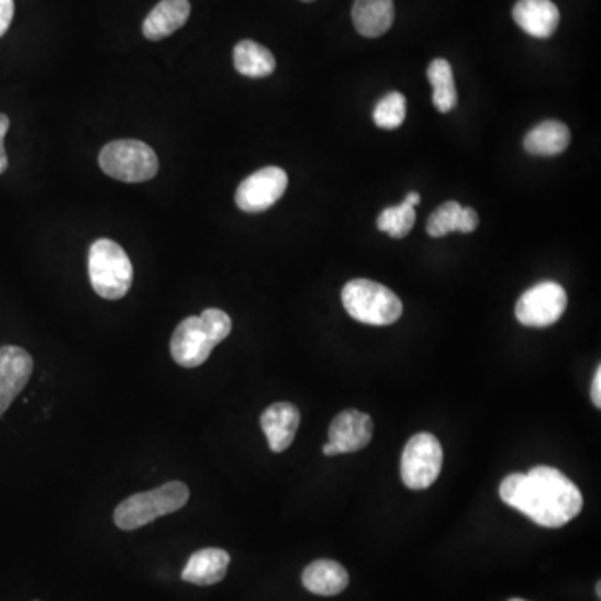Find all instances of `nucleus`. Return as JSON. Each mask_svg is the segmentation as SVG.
Here are the masks:
<instances>
[{"mask_svg": "<svg viewBox=\"0 0 601 601\" xmlns=\"http://www.w3.org/2000/svg\"><path fill=\"white\" fill-rule=\"evenodd\" d=\"M500 497L508 507L546 528H561L577 519L583 508V494L577 485L552 466H536L526 475H510L501 481Z\"/></svg>", "mask_w": 601, "mask_h": 601, "instance_id": "nucleus-1", "label": "nucleus"}, {"mask_svg": "<svg viewBox=\"0 0 601 601\" xmlns=\"http://www.w3.org/2000/svg\"><path fill=\"white\" fill-rule=\"evenodd\" d=\"M189 500V488L182 481H169L151 491L133 494L114 511V523L124 532L143 528L160 516L176 513Z\"/></svg>", "mask_w": 601, "mask_h": 601, "instance_id": "nucleus-2", "label": "nucleus"}, {"mask_svg": "<svg viewBox=\"0 0 601 601\" xmlns=\"http://www.w3.org/2000/svg\"><path fill=\"white\" fill-rule=\"evenodd\" d=\"M343 304L353 320L372 326L397 323L403 314V303L391 289L371 279H353L341 292Z\"/></svg>", "mask_w": 601, "mask_h": 601, "instance_id": "nucleus-3", "label": "nucleus"}, {"mask_svg": "<svg viewBox=\"0 0 601 601\" xmlns=\"http://www.w3.org/2000/svg\"><path fill=\"white\" fill-rule=\"evenodd\" d=\"M89 278L101 298H124L133 286L134 268L127 253L111 240H98L89 249Z\"/></svg>", "mask_w": 601, "mask_h": 601, "instance_id": "nucleus-4", "label": "nucleus"}, {"mask_svg": "<svg viewBox=\"0 0 601 601\" xmlns=\"http://www.w3.org/2000/svg\"><path fill=\"white\" fill-rule=\"evenodd\" d=\"M99 166L109 178L122 182L151 181L159 170V159L147 144L134 140L109 143L99 154Z\"/></svg>", "mask_w": 601, "mask_h": 601, "instance_id": "nucleus-5", "label": "nucleus"}, {"mask_svg": "<svg viewBox=\"0 0 601 601\" xmlns=\"http://www.w3.org/2000/svg\"><path fill=\"white\" fill-rule=\"evenodd\" d=\"M443 448L432 433H418L407 443L401 456V478L410 490H426L438 480Z\"/></svg>", "mask_w": 601, "mask_h": 601, "instance_id": "nucleus-6", "label": "nucleus"}, {"mask_svg": "<svg viewBox=\"0 0 601 601\" xmlns=\"http://www.w3.org/2000/svg\"><path fill=\"white\" fill-rule=\"evenodd\" d=\"M568 296L564 286L545 281L533 286L516 303V318L530 327H546L555 324L567 310Z\"/></svg>", "mask_w": 601, "mask_h": 601, "instance_id": "nucleus-7", "label": "nucleus"}, {"mask_svg": "<svg viewBox=\"0 0 601 601\" xmlns=\"http://www.w3.org/2000/svg\"><path fill=\"white\" fill-rule=\"evenodd\" d=\"M288 189V175L281 167L269 166L256 170L241 182L236 204L244 212H263L275 205Z\"/></svg>", "mask_w": 601, "mask_h": 601, "instance_id": "nucleus-8", "label": "nucleus"}, {"mask_svg": "<svg viewBox=\"0 0 601 601\" xmlns=\"http://www.w3.org/2000/svg\"><path fill=\"white\" fill-rule=\"evenodd\" d=\"M214 346L201 316L186 318L172 334L170 356L182 368H198L208 361Z\"/></svg>", "mask_w": 601, "mask_h": 601, "instance_id": "nucleus-9", "label": "nucleus"}, {"mask_svg": "<svg viewBox=\"0 0 601 601\" xmlns=\"http://www.w3.org/2000/svg\"><path fill=\"white\" fill-rule=\"evenodd\" d=\"M34 359L19 346L0 348V416L14 403L32 376Z\"/></svg>", "mask_w": 601, "mask_h": 601, "instance_id": "nucleus-10", "label": "nucleus"}, {"mask_svg": "<svg viewBox=\"0 0 601 601\" xmlns=\"http://www.w3.org/2000/svg\"><path fill=\"white\" fill-rule=\"evenodd\" d=\"M372 438V421L361 411L346 410L334 418L330 426V443L340 455L366 448Z\"/></svg>", "mask_w": 601, "mask_h": 601, "instance_id": "nucleus-11", "label": "nucleus"}, {"mask_svg": "<svg viewBox=\"0 0 601 601\" xmlns=\"http://www.w3.org/2000/svg\"><path fill=\"white\" fill-rule=\"evenodd\" d=\"M299 423H301V413L288 401H279L266 408L265 413L261 414V427L272 453L286 452L292 445Z\"/></svg>", "mask_w": 601, "mask_h": 601, "instance_id": "nucleus-12", "label": "nucleus"}, {"mask_svg": "<svg viewBox=\"0 0 601 601\" xmlns=\"http://www.w3.org/2000/svg\"><path fill=\"white\" fill-rule=\"evenodd\" d=\"M513 19L532 37L548 38L560 24V11L552 0H519Z\"/></svg>", "mask_w": 601, "mask_h": 601, "instance_id": "nucleus-13", "label": "nucleus"}, {"mask_svg": "<svg viewBox=\"0 0 601 601\" xmlns=\"http://www.w3.org/2000/svg\"><path fill=\"white\" fill-rule=\"evenodd\" d=\"M231 564L230 553L221 548H204L191 555L185 570L182 580L198 587H211L220 583L227 574Z\"/></svg>", "mask_w": 601, "mask_h": 601, "instance_id": "nucleus-14", "label": "nucleus"}, {"mask_svg": "<svg viewBox=\"0 0 601 601\" xmlns=\"http://www.w3.org/2000/svg\"><path fill=\"white\" fill-rule=\"evenodd\" d=\"M189 15V0H160L144 21V37L149 41H163L179 31L188 22Z\"/></svg>", "mask_w": 601, "mask_h": 601, "instance_id": "nucleus-15", "label": "nucleus"}, {"mask_svg": "<svg viewBox=\"0 0 601 601\" xmlns=\"http://www.w3.org/2000/svg\"><path fill=\"white\" fill-rule=\"evenodd\" d=\"M353 24L363 37L376 38L390 31L394 22L393 0H355Z\"/></svg>", "mask_w": 601, "mask_h": 601, "instance_id": "nucleus-16", "label": "nucleus"}, {"mask_svg": "<svg viewBox=\"0 0 601 601\" xmlns=\"http://www.w3.org/2000/svg\"><path fill=\"white\" fill-rule=\"evenodd\" d=\"M478 214L474 208H461L456 201H448L439 205L427 220L426 231L432 237H443L446 234H469L477 231Z\"/></svg>", "mask_w": 601, "mask_h": 601, "instance_id": "nucleus-17", "label": "nucleus"}, {"mask_svg": "<svg viewBox=\"0 0 601 601\" xmlns=\"http://www.w3.org/2000/svg\"><path fill=\"white\" fill-rule=\"evenodd\" d=\"M570 129L558 121H545L530 131L523 141L525 151L532 156H558L570 146Z\"/></svg>", "mask_w": 601, "mask_h": 601, "instance_id": "nucleus-18", "label": "nucleus"}, {"mask_svg": "<svg viewBox=\"0 0 601 601\" xmlns=\"http://www.w3.org/2000/svg\"><path fill=\"white\" fill-rule=\"evenodd\" d=\"M303 585L308 591L321 597H334L345 591L349 575L343 565L333 560H316L303 571Z\"/></svg>", "mask_w": 601, "mask_h": 601, "instance_id": "nucleus-19", "label": "nucleus"}, {"mask_svg": "<svg viewBox=\"0 0 601 601\" xmlns=\"http://www.w3.org/2000/svg\"><path fill=\"white\" fill-rule=\"evenodd\" d=\"M233 57L237 73L251 79H263V77L271 76L276 70V59L271 51L249 38L241 41L234 47Z\"/></svg>", "mask_w": 601, "mask_h": 601, "instance_id": "nucleus-20", "label": "nucleus"}, {"mask_svg": "<svg viewBox=\"0 0 601 601\" xmlns=\"http://www.w3.org/2000/svg\"><path fill=\"white\" fill-rule=\"evenodd\" d=\"M427 79L433 86V104L439 112H452L458 104L455 77L448 60L435 59L427 67Z\"/></svg>", "mask_w": 601, "mask_h": 601, "instance_id": "nucleus-21", "label": "nucleus"}, {"mask_svg": "<svg viewBox=\"0 0 601 601\" xmlns=\"http://www.w3.org/2000/svg\"><path fill=\"white\" fill-rule=\"evenodd\" d=\"M416 221V212L411 204L403 201V204L385 209L378 218V230L390 234L393 240H403L413 230Z\"/></svg>", "mask_w": 601, "mask_h": 601, "instance_id": "nucleus-22", "label": "nucleus"}, {"mask_svg": "<svg viewBox=\"0 0 601 601\" xmlns=\"http://www.w3.org/2000/svg\"><path fill=\"white\" fill-rule=\"evenodd\" d=\"M376 125L386 131H393L400 127L407 118V99L400 92H390L376 104L375 114Z\"/></svg>", "mask_w": 601, "mask_h": 601, "instance_id": "nucleus-23", "label": "nucleus"}, {"mask_svg": "<svg viewBox=\"0 0 601 601\" xmlns=\"http://www.w3.org/2000/svg\"><path fill=\"white\" fill-rule=\"evenodd\" d=\"M201 320L205 330H208L209 336L216 345L226 340L231 334V330H233L231 318L224 311L216 310V308H208V310L202 311Z\"/></svg>", "mask_w": 601, "mask_h": 601, "instance_id": "nucleus-24", "label": "nucleus"}, {"mask_svg": "<svg viewBox=\"0 0 601 601\" xmlns=\"http://www.w3.org/2000/svg\"><path fill=\"white\" fill-rule=\"evenodd\" d=\"M14 11V0H0V37L11 27Z\"/></svg>", "mask_w": 601, "mask_h": 601, "instance_id": "nucleus-25", "label": "nucleus"}, {"mask_svg": "<svg viewBox=\"0 0 601 601\" xmlns=\"http://www.w3.org/2000/svg\"><path fill=\"white\" fill-rule=\"evenodd\" d=\"M11 127V121L8 115L0 114V175H4L9 167L8 154H5L4 137Z\"/></svg>", "mask_w": 601, "mask_h": 601, "instance_id": "nucleus-26", "label": "nucleus"}, {"mask_svg": "<svg viewBox=\"0 0 601 601\" xmlns=\"http://www.w3.org/2000/svg\"><path fill=\"white\" fill-rule=\"evenodd\" d=\"M591 401L594 407L601 408V368L598 366L594 372L593 385H591Z\"/></svg>", "mask_w": 601, "mask_h": 601, "instance_id": "nucleus-27", "label": "nucleus"}, {"mask_svg": "<svg viewBox=\"0 0 601 601\" xmlns=\"http://www.w3.org/2000/svg\"><path fill=\"white\" fill-rule=\"evenodd\" d=\"M323 453H324V456L340 455V452H337L336 446H334L333 443H330V442H327L326 445L323 446Z\"/></svg>", "mask_w": 601, "mask_h": 601, "instance_id": "nucleus-28", "label": "nucleus"}, {"mask_svg": "<svg viewBox=\"0 0 601 601\" xmlns=\"http://www.w3.org/2000/svg\"><path fill=\"white\" fill-rule=\"evenodd\" d=\"M404 201H407L408 204H411L414 208V205L420 204L421 196L418 194V192H410V194L407 196V199H404Z\"/></svg>", "mask_w": 601, "mask_h": 601, "instance_id": "nucleus-29", "label": "nucleus"}, {"mask_svg": "<svg viewBox=\"0 0 601 601\" xmlns=\"http://www.w3.org/2000/svg\"><path fill=\"white\" fill-rule=\"evenodd\" d=\"M597 597L601 598V583L597 585Z\"/></svg>", "mask_w": 601, "mask_h": 601, "instance_id": "nucleus-30", "label": "nucleus"}, {"mask_svg": "<svg viewBox=\"0 0 601 601\" xmlns=\"http://www.w3.org/2000/svg\"><path fill=\"white\" fill-rule=\"evenodd\" d=\"M510 601H525V600H520V598H513V600H510Z\"/></svg>", "mask_w": 601, "mask_h": 601, "instance_id": "nucleus-31", "label": "nucleus"}, {"mask_svg": "<svg viewBox=\"0 0 601 601\" xmlns=\"http://www.w3.org/2000/svg\"><path fill=\"white\" fill-rule=\"evenodd\" d=\"M303 2H314V0H303Z\"/></svg>", "mask_w": 601, "mask_h": 601, "instance_id": "nucleus-32", "label": "nucleus"}]
</instances>
